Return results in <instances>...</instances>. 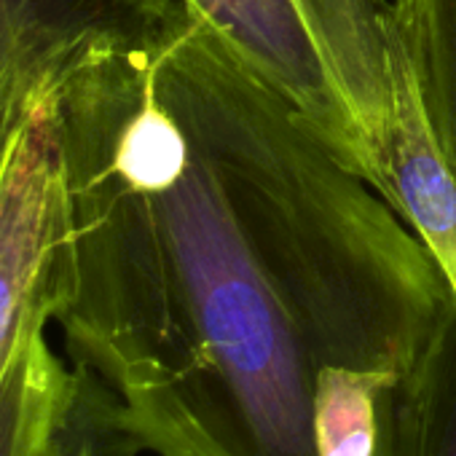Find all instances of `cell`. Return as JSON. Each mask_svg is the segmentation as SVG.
<instances>
[{
  "mask_svg": "<svg viewBox=\"0 0 456 456\" xmlns=\"http://www.w3.org/2000/svg\"><path fill=\"white\" fill-rule=\"evenodd\" d=\"M376 456H456V296L411 368L381 392Z\"/></svg>",
  "mask_w": 456,
  "mask_h": 456,
  "instance_id": "obj_8",
  "label": "cell"
},
{
  "mask_svg": "<svg viewBox=\"0 0 456 456\" xmlns=\"http://www.w3.org/2000/svg\"><path fill=\"white\" fill-rule=\"evenodd\" d=\"M54 89L33 94L0 161V384L70 293L73 228Z\"/></svg>",
  "mask_w": 456,
  "mask_h": 456,
  "instance_id": "obj_3",
  "label": "cell"
},
{
  "mask_svg": "<svg viewBox=\"0 0 456 456\" xmlns=\"http://www.w3.org/2000/svg\"><path fill=\"white\" fill-rule=\"evenodd\" d=\"M298 6L360 132L370 183L376 151L392 116L395 70L403 52L395 9L387 0H298Z\"/></svg>",
  "mask_w": 456,
  "mask_h": 456,
  "instance_id": "obj_7",
  "label": "cell"
},
{
  "mask_svg": "<svg viewBox=\"0 0 456 456\" xmlns=\"http://www.w3.org/2000/svg\"><path fill=\"white\" fill-rule=\"evenodd\" d=\"M41 86H36L30 92H22V94H14V97L0 102V161H4L6 148H9V142H12V137H14V132H17L25 110H28V105H30V100H33V94Z\"/></svg>",
  "mask_w": 456,
  "mask_h": 456,
  "instance_id": "obj_13",
  "label": "cell"
},
{
  "mask_svg": "<svg viewBox=\"0 0 456 456\" xmlns=\"http://www.w3.org/2000/svg\"><path fill=\"white\" fill-rule=\"evenodd\" d=\"M395 376L325 365L314 379V456H376L379 397Z\"/></svg>",
  "mask_w": 456,
  "mask_h": 456,
  "instance_id": "obj_11",
  "label": "cell"
},
{
  "mask_svg": "<svg viewBox=\"0 0 456 456\" xmlns=\"http://www.w3.org/2000/svg\"><path fill=\"white\" fill-rule=\"evenodd\" d=\"M432 134L456 172V0H395Z\"/></svg>",
  "mask_w": 456,
  "mask_h": 456,
  "instance_id": "obj_10",
  "label": "cell"
},
{
  "mask_svg": "<svg viewBox=\"0 0 456 456\" xmlns=\"http://www.w3.org/2000/svg\"><path fill=\"white\" fill-rule=\"evenodd\" d=\"M153 78L207 151L317 365L400 376L453 290L403 217L201 20Z\"/></svg>",
  "mask_w": 456,
  "mask_h": 456,
  "instance_id": "obj_2",
  "label": "cell"
},
{
  "mask_svg": "<svg viewBox=\"0 0 456 456\" xmlns=\"http://www.w3.org/2000/svg\"><path fill=\"white\" fill-rule=\"evenodd\" d=\"M76 368L36 333L0 384V456H57Z\"/></svg>",
  "mask_w": 456,
  "mask_h": 456,
  "instance_id": "obj_9",
  "label": "cell"
},
{
  "mask_svg": "<svg viewBox=\"0 0 456 456\" xmlns=\"http://www.w3.org/2000/svg\"><path fill=\"white\" fill-rule=\"evenodd\" d=\"M54 110L73 365L121 397L156 456H314L317 365L153 54L81 62Z\"/></svg>",
  "mask_w": 456,
  "mask_h": 456,
  "instance_id": "obj_1",
  "label": "cell"
},
{
  "mask_svg": "<svg viewBox=\"0 0 456 456\" xmlns=\"http://www.w3.org/2000/svg\"><path fill=\"white\" fill-rule=\"evenodd\" d=\"M199 17L188 0H0V102L97 54H156Z\"/></svg>",
  "mask_w": 456,
  "mask_h": 456,
  "instance_id": "obj_4",
  "label": "cell"
},
{
  "mask_svg": "<svg viewBox=\"0 0 456 456\" xmlns=\"http://www.w3.org/2000/svg\"><path fill=\"white\" fill-rule=\"evenodd\" d=\"M73 368L76 381L62 416L57 456H142L148 448L121 397L89 368Z\"/></svg>",
  "mask_w": 456,
  "mask_h": 456,
  "instance_id": "obj_12",
  "label": "cell"
},
{
  "mask_svg": "<svg viewBox=\"0 0 456 456\" xmlns=\"http://www.w3.org/2000/svg\"><path fill=\"white\" fill-rule=\"evenodd\" d=\"M240 62L282 94L325 142L368 180L360 132L341 102L298 0H188Z\"/></svg>",
  "mask_w": 456,
  "mask_h": 456,
  "instance_id": "obj_5",
  "label": "cell"
},
{
  "mask_svg": "<svg viewBox=\"0 0 456 456\" xmlns=\"http://www.w3.org/2000/svg\"><path fill=\"white\" fill-rule=\"evenodd\" d=\"M370 188L429 250L456 296V172L432 134L405 44L395 70L392 116L376 151Z\"/></svg>",
  "mask_w": 456,
  "mask_h": 456,
  "instance_id": "obj_6",
  "label": "cell"
}]
</instances>
